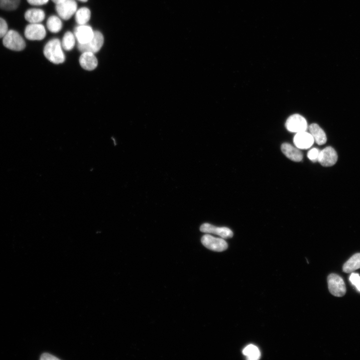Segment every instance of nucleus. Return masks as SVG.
<instances>
[{"label": "nucleus", "mask_w": 360, "mask_h": 360, "mask_svg": "<svg viewBox=\"0 0 360 360\" xmlns=\"http://www.w3.org/2000/svg\"><path fill=\"white\" fill-rule=\"evenodd\" d=\"M43 53L45 57L55 64H60L65 61L61 42L57 38L52 39L47 42Z\"/></svg>", "instance_id": "f257e3e1"}, {"label": "nucleus", "mask_w": 360, "mask_h": 360, "mask_svg": "<svg viewBox=\"0 0 360 360\" xmlns=\"http://www.w3.org/2000/svg\"><path fill=\"white\" fill-rule=\"evenodd\" d=\"M3 45L14 51H21L26 47V42L20 34L13 30H8L3 38Z\"/></svg>", "instance_id": "f03ea898"}, {"label": "nucleus", "mask_w": 360, "mask_h": 360, "mask_svg": "<svg viewBox=\"0 0 360 360\" xmlns=\"http://www.w3.org/2000/svg\"><path fill=\"white\" fill-rule=\"evenodd\" d=\"M78 10L75 0H65L63 2L56 5V11L59 17L64 20H69L75 14Z\"/></svg>", "instance_id": "7ed1b4c3"}, {"label": "nucleus", "mask_w": 360, "mask_h": 360, "mask_svg": "<svg viewBox=\"0 0 360 360\" xmlns=\"http://www.w3.org/2000/svg\"><path fill=\"white\" fill-rule=\"evenodd\" d=\"M104 42L103 35L98 31H94L93 38L87 43L84 44H78V50L83 52H91L96 54L102 48Z\"/></svg>", "instance_id": "20e7f679"}, {"label": "nucleus", "mask_w": 360, "mask_h": 360, "mask_svg": "<svg viewBox=\"0 0 360 360\" xmlns=\"http://www.w3.org/2000/svg\"><path fill=\"white\" fill-rule=\"evenodd\" d=\"M328 284L330 293L336 297H342L346 294V287L343 279L339 275L331 274L328 277Z\"/></svg>", "instance_id": "39448f33"}, {"label": "nucleus", "mask_w": 360, "mask_h": 360, "mask_svg": "<svg viewBox=\"0 0 360 360\" xmlns=\"http://www.w3.org/2000/svg\"><path fill=\"white\" fill-rule=\"evenodd\" d=\"M201 242L208 249L216 252H223L228 248V244L224 239L215 238L209 234L202 237Z\"/></svg>", "instance_id": "423d86ee"}, {"label": "nucleus", "mask_w": 360, "mask_h": 360, "mask_svg": "<svg viewBox=\"0 0 360 360\" xmlns=\"http://www.w3.org/2000/svg\"><path fill=\"white\" fill-rule=\"evenodd\" d=\"M285 126L289 131L296 133L306 131L308 127L306 120L299 114H294L289 117Z\"/></svg>", "instance_id": "0eeeda50"}, {"label": "nucleus", "mask_w": 360, "mask_h": 360, "mask_svg": "<svg viewBox=\"0 0 360 360\" xmlns=\"http://www.w3.org/2000/svg\"><path fill=\"white\" fill-rule=\"evenodd\" d=\"M25 36L30 41H41L46 36L45 27L40 23L30 24L25 29Z\"/></svg>", "instance_id": "6e6552de"}, {"label": "nucleus", "mask_w": 360, "mask_h": 360, "mask_svg": "<svg viewBox=\"0 0 360 360\" xmlns=\"http://www.w3.org/2000/svg\"><path fill=\"white\" fill-rule=\"evenodd\" d=\"M337 160L338 154L335 150L332 147H327L320 152L318 162L324 167H331Z\"/></svg>", "instance_id": "1a4fd4ad"}, {"label": "nucleus", "mask_w": 360, "mask_h": 360, "mask_svg": "<svg viewBox=\"0 0 360 360\" xmlns=\"http://www.w3.org/2000/svg\"><path fill=\"white\" fill-rule=\"evenodd\" d=\"M74 34L78 44H84L88 43L93 38L94 31L90 26L79 25L75 28Z\"/></svg>", "instance_id": "9d476101"}, {"label": "nucleus", "mask_w": 360, "mask_h": 360, "mask_svg": "<svg viewBox=\"0 0 360 360\" xmlns=\"http://www.w3.org/2000/svg\"><path fill=\"white\" fill-rule=\"evenodd\" d=\"M200 231L205 233L215 234L223 239L231 238L233 236V233L229 228L218 227L208 223L203 224L200 227Z\"/></svg>", "instance_id": "9b49d317"}, {"label": "nucleus", "mask_w": 360, "mask_h": 360, "mask_svg": "<svg viewBox=\"0 0 360 360\" xmlns=\"http://www.w3.org/2000/svg\"><path fill=\"white\" fill-rule=\"evenodd\" d=\"M314 139L311 134L306 131L296 133L294 138V143L299 149L306 150L311 148L314 143Z\"/></svg>", "instance_id": "f8f14e48"}, {"label": "nucleus", "mask_w": 360, "mask_h": 360, "mask_svg": "<svg viewBox=\"0 0 360 360\" xmlns=\"http://www.w3.org/2000/svg\"><path fill=\"white\" fill-rule=\"evenodd\" d=\"M281 150L288 159L293 161L299 162L303 159V153L300 149L290 144L283 143L281 146Z\"/></svg>", "instance_id": "ddd939ff"}, {"label": "nucleus", "mask_w": 360, "mask_h": 360, "mask_svg": "<svg viewBox=\"0 0 360 360\" xmlns=\"http://www.w3.org/2000/svg\"><path fill=\"white\" fill-rule=\"evenodd\" d=\"M79 62L81 66L87 71H93L98 66V60L95 54L91 52H83L80 56Z\"/></svg>", "instance_id": "4468645a"}, {"label": "nucleus", "mask_w": 360, "mask_h": 360, "mask_svg": "<svg viewBox=\"0 0 360 360\" xmlns=\"http://www.w3.org/2000/svg\"><path fill=\"white\" fill-rule=\"evenodd\" d=\"M25 18L30 24L40 23L45 19V13L40 9H30L26 12Z\"/></svg>", "instance_id": "2eb2a0df"}, {"label": "nucleus", "mask_w": 360, "mask_h": 360, "mask_svg": "<svg viewBox=\"0 0 360 360\" xmlns=\"http://www.w3.org/2000/svg\"><path fill=\"white\" fill-rule=\"evenodd\" d=\"M309 129L310 133L318 145H322L326 143L327 140L326 135L324 130L317 124H311Z\"/></svg>", "instance_id": "dca6fc26"}, {"label": "nucleus", "mask_w": 360, "mask_h": 360, "mask_svg": "<svg viewBox=\"0 0 360 360\" xmlns=\"http://www.w3.org/2000/svg\"><path fill=\"white\" fill-rule=\"evenodd\" d=\"M360 268V253L352 256L344 265L343 271L347 273H352Z\"/></svg>", "instance_id": "f3484780"}, {"label": "nucleus", "mask_w": 360, "mask_h": 360, "mask_svg": "<svg viewBox=\"0 0 360 360\" xmlns=\"http://www.w3.org/2000/svg\"><path fill=\"white\" fill-rule=\"evenodd\" d=\"M75 15L76 22L79 25H86L90 21L91 13L90 9L87 7H82L77 10Z\"/></svg>", "instance_id": "a211bd4d"}, {"label": "nucleus", "mask_w": 360, "mask_h": 360, "mask_svg": "<svg viewBox=\"0 0 360 360\" xmlns=\"http://www.w3.org/2000/svg\"><path fill=\"white\" fill-rule=\"evenodd\" d=\"M47 27L53 33H59L63 28V23L59 17L51 16L47 21Z\"/></svg>", "instance_id": "6ab92c4d"}, {"label": "nucleus", "mask_w": 360, "mask_h": 360, "mask_svg": "<svg viewBox=\"0 0 360 360\" xmlns=\"http://www.w3.org/2000/svg\"><path fill=\"white\" fill-rule=\"evenodd\" d=\"M76 39L74 34L70 31L67 32L61 42L63 49L67 51H71L75 46Z\"/></svg>", "instance_id": "aec40b11"}, {"label": "nucleus", "mask_w": 360, "mask_h": 360, "mask_svg": "<svg viewBox=\"0 0 360 360\" xmlns=\"http://www.w3.org/2000/svg\"><path fill=\"white\" fill-rule=\"evenodd\" d=\"M243 354L249 360H257L261 357L260 350L257 347L252 344L245 347L243 350Z\"/></svg>", "instance_id": "412c9836"}, {"label": "nucleus", "mask_w": 360, "mask_h": 360, "mask_svg": "<svg viewBox=\"0 0 360 360\" xmlns=\"http://www.w3.org/2000/svg\"><path fill=\"white\" fill-rule=\"evenodd\" d=\"M21 0H0V9L6 11H14L19 6Z\"/></svg>", "instance_id": "4be33fe9"}, {"label": "nucleus", "mask_w": 360, "mask_h": 360, "mask_svg": "<svg viewBox=\"0 0 360 360\" xmlns=\"http://www.w3.org/2000/svg\"><path fill=\"white\" fill-rule=\"evenodd\" d=\"M8 31V26L7 22L0 17V38H3Z\"/></svg>", "instance_id": "5701e85b"}, {"label": "nucleus", "mask_w": 360, "mask_h": 360, "mask_svg": "<svg viewBox=\"0 0 360 360\" xmlns=\"http://www.w3.org/2000/svg\"><path fill=\"white\" fill-rule=\"evenodd\" d=\"M349 280L351 283L360 292V276L357 273H352Z\"/></svg>", "instance_id": "b1692460"}, {"label": "nucleus", "mask_w": 360, "mask_h": 360, "mask_svg": "<svg viewBox=\"0 0 360 360\" xmlns=\"http://www.w3.org/2000/svg\"><path fill=\"white\" fill-rule=\"evenodd\" d=\"M320 151L317 148L311 149L307 154V157L313 162H318V157Z\"/></svg>", "instance_id": "393cba45"}, {"label": "nucleus", "mask_w": 360, "mask_h": 360, "mask_svg": "<svg viewBox=\"0 0 360 360\" xmlns=\"http://www.w3.org/2000/svg\"><path fill=\"white\" fill-rule=\"evenodd\" d=\"M28 3L33 6H42L48 3L49 0H27Z\"/></svg>", "instance_id": "a878e982"}, {"label": "nucleus", "mask_w": 360, "mask_h": 360, "mask_svg": "<svg viewBox=\"0 0 360 360\" xmlns=\"http://www.w3.org/2000/svg\"><path fill=\"white\" fill-rule=\"evenodd\" d=\"M40 359L42 360H60L55 356L48 353H44L41 356Z\"/></svg>", "instance_id": "bb28decb"}, {"label": "nucleus", "mask_w": 360, "mask_h": 360, "mask_svg": "<svg viewBox=\"0 0 360 360\" xmlns=\"http://www.w3.org/2000/svg\"><path fill=\"white\" fill-rule=\"evenodd\" d=\"M64 1L65 0H52V1L56 5L60 4Z\"/></svg>", "instance_id": "cd10ccee"}, {"label": "nucleus", "mask_w": 360, "mask_h": 360, "mask_svg": "<svg viewBox=\"0 0 360 360\" xmlns=\"http://www.w3.org/2000/svg\"><path fill=\"white\" fill-rule=\"evenodd\" d=\"M79 1L82 2H87L88 0H79Z\"/></svg>", "instance_id": "c85d7f7f"}]
</instances>
